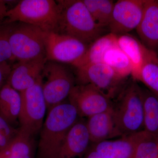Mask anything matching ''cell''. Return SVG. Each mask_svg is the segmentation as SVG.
<instances>
[{"label": "cell", "instance_id": "9a60e30c", "mask_svg": "<svg viewBox=\"0 0 158 158\" xmlns=\"http://www.w3.org/2000/svg\"><path fill=\"white\" fill-rule=\"evenodd\" d=\"M90 142L86 123L77 121L68 132L56 158H81Z\"/></svg>", "mask_w": 158, "mask_h": 158}, {"label": "cell", "instance_id": "cb8c5ba5", "mask_svg": "<svg viewBox=\"0 0 158 158\" xmlns=\"http://www.w3.org/2000/svg\"><path fill=\"white\" fill-rule=\"evenodd\" d=\"M103 63L123 78L131 75L132 66L129 59L118 45L110 49L106 52Z\"/></svg>", "mask_w": 158, "mask_h": 158}, {"label": "cell", "instance_id": "e0dca14e", "mask_svg": "<svg viewBox=\"0 0 158 158\" xmlns=\"http://www.w3.org/2000/svg\"><path fill=\"white\" fill-rule=\"evenodd\" d=\"M21 107L20 94L6 82L0 89V116L13 126L18 121Z\"/></svg>", "mask_w": 158, "mask_h": 158}, {"label": "cell", "instance_id": "2e32d148", "mask_svg": "<svg viewBox=\"0 0 158 158\" xmlns=\"http://www.w3.org/2000/svg\"><path fill=\"white\" fill-rule=\"evenodd\" d=\"M90 142L98 143L120 136L116 128L113 108L88 118L86 123Z\"/></svg>", "mask_w": 158, "mask_h": 158}, {"label": "cell", "instance_id": "d6a6232c", "mask_svg": "<svg viewBox=\"0 0 158 158\" xmlns=\"http://www.w3.org/2000/svg\"><path fill=\"white\" fill-rule=\"evenodd\" d=\"M157 2H158V1H157Z\"/></svg>", "mask_w": 158, "mask_h": 158}, {"label": "cell", "instance_id": "3957f363", "mask_svg": "<svg viewBox=\"0 0 158 158\" xmlns=\"http://www.w3.org/2000/svg\"><path fill=\"white\" fill-rule=\"evenodd\" d=\"M60 9L53 0H22L9 9L3 24L22 23L57 33Z\"/></svg>", "mask_w": 158, "mask_h": 158}, {"label": "cell", "instance_id": "7402d4cb", "mask_svg": "<svg viewBox=\"0 0 158 158\" xmlns=\"http://www.w3.org/2000/svg\"><path fill=\"white\" fill-rule=\"evenodd\" d=\"M144 106V130L158 138V96L150 90L141 89Z\"/></svg>", "mask_w": 158, "mask_h": 158}, {"label": "cell", "instance_id": "ac0fdd59", "mask_svg": "<svg viewBox=\"0 0 158 158\" xmlns=\"http://www.w3.org/2000/svg\"><path fill=\"white\" fill-rule=\"evenodd\" d=\"M117 45L129 59L133 78L138 80L143 64L144 45L135 37L127 34L118 36Z\"/></svg>", "mask_w": 158, "mask_h": 158}, {"label": "cell", "instance_id": "ffe728a7", "mask_svg": "<svg viewBox=\"0 0 158 158\" xmlns=\"http://www.w3.org/2000/svg\"><path fill=\"white\" fill-rule=\"evenodd\" d=\"M118 36L110 33L97 38L88 46L85 56L77 67L89 64L103 62L105 54L110 49L117 45Z\"/></svg>", "mask_w": 158, "mask_h": 158}, {"label": "cell", "instance_id": "277c9868", "mask_svg": "<svg viewBox=\"0 0 158 158\" xmlns=\"http://www.w3.org/2000/svg\"><path fill=\"white\" fill-rule=\"evenodd\" d=\"M17 23L5 24L14 60L46 59L45 42L48 32L32 25Z\"/></svg>", "mask_w": 158, "mask_h": 158}, {"label": "cell", "instance_id": "4fadbf2b", "mask_svg": "<svg viewBox=\"0 0 158 158\" xmlns=\"http://www.w3.org/2000/svg\"><path fill=\"white\" fill-rule=\"evenodd\" d=\"M148 134L144 130L118 140H106L97 144L94 150L107 158H134L138 144Z\"/></svg>", "mask_w": 158, "mask_h": 158}, {"label": "cell", "instance_id": "7a4b0ae2", "mask_svg": "<svg viewBox=\"0 0 158 158\" xmlns=\"http://www.w3.org/2000/svg\"><path fill=\"white\" fill-rule=\"evenodd\" d=\"M60 15L57 33L77 38L89 45L103 29L95 23L83 1H57Z\"/></svg>", "mask_w": 158, "mask_h": 158}, {"label": "cell", "instance_id": "4316f807", "mask_svg": "<svg viewBox=\"0 0 158 158\" xmlns=\"http://www.w3.org/2000/svg\"><path fill=\"white\" fill-rule=\"evenodd\" d=\"M19 129H16L8 123L0 116V131L4 135L9 141L15 137L18 133Z\"/></svg>", "mask_w": 158, "mask_h": 158}, {"label": "cell", "instance_id": "836d02e7", "mask_svg": "<svg viewBox=\"0 0 158 158\" xmlns=\"http://www.w3.org/2000/svg\"><path fill=\"white\" fill-rule=\"evenodd\" d=\"M157 158H158V157H157Z\"/></svg>", "mask_w": 158, "mask_h": 158}, {"label": "cell", "instance_id": "4dcf8cb0", "mask_svg": "<svg viewBox=\"0 0 158 158\" xmlns=\"http://www.w3.org/2000/svg\"><path fill=\"white\" fill-rule=\"evenodd\" d=\"M86 158H107L97 152L95 150L90 152Z\"/></svg>", "mask_w": 158, "mask_h": 158}, {"label": "cell", "instance_id": "6da1fadb", "mask_svg": "<svg viewBox=\"0 0 158 158\" xmlns=\"http://www.w3.org/2000/svg\"><path fill=\"white\" fill-rule=\"evenodd\" d=\"M79 116L76 108L69 102H62L49 110L40 131L37 158H56Z\"/></svg>", "mask_w": 158, "mask_h": 158}, {"label": "cell", "instance_id": "8fae6325", "mask_svg": "<svg viewBox=\"0 0 158 158\" xmlns=\"http://www.w3.org/2000/svg\"><path fill=\"white\" fill-rule=\"evenodd\" d=\"M145 0H119L115 3L108 27L118 36L138 27L142 18Z\"/></svg>", "mask_w": 158, "mask_h": 158}, {"label": "cell", "instance_id": "83f0119b", "mask_svg": "<svg viewBox=\"0 0 158 158\" xmlns=\"http://www.w3.org/2000/svg\"><path fill=\"white\" fill-rule=\"evenodd\" d=\"M11 68L8 62H0V89L7 82Z\"/></svg>", "mask_w": 158, "mask_h": 158}, {"label": "cell", "instance_id": "52a82bcc", "mask_svg": "<svg viewBox=\"0 0 158 158\" xmlns=\"http://www.w3.org/2000/svg\"><path fill=\"white\" fill-rule=\"evenodd\" d=\"M20 94L21 107L18 120L19 129L34 136L42 128L47 110L43 92L42 75L33 86Z\"/></svg>", "mask_w": 158, "mask_h": 158}, {"label": "cell", "instance_id": "5b68a950", "mask_svg": "<svg viewBox=\"0 0 158 158\" xmlns=\"http://www.w3.org/2000/svg\"><path fill=\"white\" fill-rule=\"evenodd\" d=\"M116 128L120 135L144 130V106L141 89L135 82L126 88L115 108L113 107Z\"/></svg>", "mask_w": 158, "mask_h": 158}, {"label": "cell", "instance_id": "7c38bea8", "mask_svg": "<svg viewBox=\"0 0 158 158\" xmlns=\"http://www.w3.org/2000/svg\"><path fill=\"white\" fill-rule=\"evenodd\" d=\"M46 59L18 61L11 68L7 83L19 92L31 88L42 74Z\"/></svg>", "mask_w": 158, "mask_h": 158}, {"label": "cell", "instance_id": "5bb4252c", "mask_svg": "<svg viewBox=\"0 0 158 158\" xmlns=\"http://www.w3.org/2000/svg\"><path fill=\"white\" fill-rule=\"evenodd\" d=\"M147 48L156 51L158 48V3L155 0H145L142 18L136 29Z\"/></svg>", "mask_w": 158, "mask_h": 158}, {"label": "cell", "instance_id": "9c48e42d", "mask_svg": "<svg viewBox=\"0 0 158 158\" xmlns=\"http://www.w3.org/2000/svg\"><path fill=\"white\" fill-rule=\"evenodd\" d=\"M68 97L79 116L83 117L89 118L113 107L109 97L89 84L74 86Z\"/></svg>", "mask_w": 158, "mask_h": 158}, {"label": "cell", "instance_id": "8992f818", "mask_svg": "<svg viewBox=\"0 0 158 158\" xmlns=\"http://www.w3.org/2000/svg\"><path fill=\"white\" fill-rule=\"evenodd\" d=\"M42 90L47 110L63 102L74 87L72 74L62 63L47 61L42 73Z\"/></svg>", "mask_w": 158, "mask_h": 158}, {"label": "cell", "instance_id": "d6986e66", "mask_svg": "<svg viewBox=\"0 0 158 158\" xmlns=\"http://www.w3.org/2000/svg\"><path fill=\"white\" fill-rule=\"evenodd\" d=\"M34 137L19 128L9 144L0 149V158H34Z\"/></svg>", "mask_w": 158, "mask_h": 158}, {"label": "cell", "instance_id": "30bf717a", "mask_svg": "<svg viewBox=\"0 0 158 158\" xmlns=\"http://www.w3.org/2000/svg\"><path fill=\"white\" fill-rule=\"evenodd\" d=\"M77 76L81 85H93L110 98L124 79L103 62L87 64L77 68Z\"/></svg>", "mask_w": 158, "mask_h": 158}, {"label": "cell", "instance_id": "f546056e", "mask_svg": "<svg viewBox=\"0 0 158 158\" xmlns=\"http://www.w3.org/2000/svg\"><path fill=\"white\" fill-rule=\"evenodd\" d=\"M9 139L0 131V149L4 148L9 144Z\"/></svg>", "mask_w": 158, "mask_h": 158}, {"label": "cell", "instance_id": "d4e9b609", "mask_svg": "<svg viewBox=\"0 0 158 158\" xmlns=\"http://www.w3.org/2000/svg\"><path fill=\"white\" fill-rule=\"evenodd\" d=\"M158 138L148 133L138 144L134 158H157Z\"/></svg>", "mask_w": 158, "mask_h": 158}, {"label": "cell", "instance_id": "484cf974", "mask_svg": "<svg viewBox=\"0 0 158 158\" xmlns=\"http://www.w3.org/2000/svg\"><path fill=\"white\" fill-rule=\"evenodd\" d=\"M14 60L8 40L5 24L0 27V62H8Z\"/></svg>", "mask_w": 158, "mask_h": 158}, {"label": "cell", "instance_id": "f1b7e54d", "mask_svg": "<svg viewBox=\"0 0 158 158\" xmlns=\"http://www.w3.org/2000/svg\"><path fill=\"white\" fill-rule=\"evenodd\" d=\"M6 3V1L0 0V26L6 19V14L9 10Z\"/></svg>", "mask_w": 158, "mask_h": 158}, {"label": "cell", "instance_id": "603a6c76", "mask_svg": "<svg viewBox=\"0 0 158 158\" xmlns=\"http://www.w3.org/2000/svg\"><path fill=\"white\" fill-rule=\"evenodd\" d=\"M95 23L102 28L108 27L115 3L111 0H83Z\"/></svg>", "mask_w": 158, "mask_h": 158}, {"label": "cell", "instance_id": "ba28073f", "mask_svg": "<svg viewBox=\"0 0 158 158\" xmlns=\"http://www.w3.org/2000/svg\"><path fill=\"white\" fill-rule=\"evenodd\" d=\"M88 46L68 35L48 32L46 39V58L47 61L70 64L77 68L85 56Z\"/></svg>", "mask_w": 158, "mask_h": 158}, {"label": "cell", "instance_id": "44dd1931", "mask_svg": "<svg viewBox=\"0 0 158 158\" xmlns=\"http://www.w3.org/2000/svg\"><path fill=\"white\" fill-rule=\"evenodd\" d=\"M139 81L146 85L153 93L158 96V56L156 51L144 46L143 62Z\"/></svg>", "mask_w": 158, "mask_h": 158}, {"label": "cell", "instance_id": "1f68e13d", "mask_svg": "<svg viewBox=\"0 0 158 158\" xmlns=\"http://www.w3.org/2000/svg\"><path fill=\"white\" fill-rule=\"evenodd\" d=\"M157 51H158V49H157Z\"/></svg>", "mask_w": 158, "mask_h": 158}]
</instances>
